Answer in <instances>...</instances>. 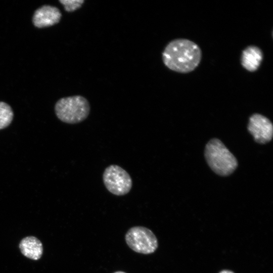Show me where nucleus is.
Returning <instances> with one entry per match:
<instances>
[{
    "label": "nucleus",
    "mask_w": 273,
    "mask_h": 273,
    "mask_svg": "<svg viewBox=\"0 0 273 273\" xmlns=\"http://www.w3.org/2000/svg\"><path fill=\"white\" fill-rule=\"evenodd\" d=\"M11 107L6 103L0 102V129L8 127L13 119Z\"/></svg>",
    "instance_id": "10"
},
{
    "label": "nucleus",
    "mask_w": 273,
    "mask_h": 273,
    "mask_svg": "<svg viewBox=\"0 0 273 273\" xmlns=\"http://www.w3.org/2000/svg\"><path fill=\"white\" fill-rule=\"evenodd\" d=\"M84 2V0H59L65 10L68 12H72L79 9Z\"/></svg>",
    "instance_id": "11"
},
{
    "label": "nucleus",
    "mask_w": 273,
    "mask_h": 273,
    "mask_svg": "<svg viewBox=\"0 0 273 273\" xmlns=\"http://www.w3.org/2000/svg\"><path fill=\"white\" fill-rule=\"evenodd\" d=\"M262 50L258 47L250 45L242 51L241 57V63L246 70L252 72L256 71L263 59Z\"/></svg>",
    "instance_id": "8"
},
{
    "label": "nucleus",
    "mask_w": 273,
    "mask_h": 273,
    "mask_svg": "<svg viewBox=\"0 0 273 273\" xmlns=\"http://www.w3.org/2000/svg\"><path fill=\"white\" fill-rule=\"evenodd\" d=\"M219 273H234V272L230 270H223L220 271Z\"/></svg>",
    "instance_id": "12"
},
{
    "label": "nucleus",
    "mask_w": 273,
    "mask_h": 273,
    "mask_svg": "<svg viewBox=\"0 0 273 273\" xmlns=\"http://www.w3.org/2000/svg\"><path fill=\"white\" fill-rule=\"evenodd\" d=\"M103 180L107 190L116 196L127 194L132 186V179L128 173L120 166L115 164L106 168L103 172Z\"/></svg>",
    "instance_id": "5"
},
{
    "label": "nucleus",
    "mask_w": 273,
    "mask_h": 273,
    "mask_svg": "<svg viewBox=\"0 0 273 273\" xmlns=\"http://www.w3.org/2000/svg\"><path fill=\"white\" fill-rule=\"evenodd\" d=\"M61 16V13L57 7L43 5L35 11L32 22L38 28L48 27L59 23Z\"/></svg>",
    "instance_id": "7"
},
{
    "label": "nucleus",
    "mask_w": 273,
    "mask_h": 273,
    "mask_svg": "<svg viewBox=\"0 0 273 273\" xmlns=\"http://www.w3.org/2000/svg\"><path fill=\"white\" fill-rule=\"evenodd\" d=\"M205 156L210 167L220 175L231 174L238 165L235 157L220 141L216 139H212L207 144Z\"/></svg>",
    "instance_id": "2"
},
{
    "label": "nucleus",
    "mask_w": 273,
    "mask_h": 273,
    "mask_svg": "<svg viewBox=\"0 0 273 273\" xmlns=\"http://www.w3.org/2000/svg\"><path fill=\"white\" fill-rule=\"evenodd\" d=\"M248 129L255 141L258 143L265 144L272 139V123L267 117L261 114H254L250 117Z\"/></svg>",
    "instance_id": "6"
},
{
    "label": "nucleus",
    "mask_w": 273,
    "mask_h": 273,
    "mask_svg": "<svg viewBox=\"0 0 273 273\" xmlns=\"http://www.w3.org/2000/svg\"><path fill=\"white\" fill-rule=\"evenodd\" d=\"M162 56L163 63L168 69L178 73H187L194 71L199 65L202 51L192 40L177 38L166 46Z\"/></svg>",
    "instance_id": "1"
},
{
    "label": "nucleus",
    "mask_w": 273,
    "mask_h": 273,
    "mask_svg": "<svg viewBox=\"0 0 273 273\" xmlns=\"http://www.w3.org/2000/svg\"><path fill=\"white\" fill-rule=\"evenodd\" d=\"M114 273H125V272H123V271H117V272H115Z\"/></svg>",
    "instance_id": "13"
},
{
    "label": "nucleus",
    "mask_w": 273,
    "mask_h": 273,
    "mask_svg": "<svg viewBox=\"0 0 273 273\" xmlns=\"http://www.w3.org/2000/svg\"><path fill=\"white\" fill-rule=\"evenodd\" d=\"M125 241L132 250L144 254L154 252L158 246L154 234L144 226H134L129 229L125 235Z\"/></svg>",
    "instance_id": "4"
},
{
    "label": "nucleus",
    "mask_w": 273,
    "mask_h": 273,
    "mask_svg": "<svg viewBox=\"0 0 273 273\" xmlns=\"http://www.w3.org/2000/svg\"><path fill=\"white\" fill-rule=\"evenodd\" d=\"M19 248L23 255L33 260L39 259L43 252L41 242L32 236L23 239L20 243Z\"/></svg>",
    "instance_id": "9"
},
{
    "label": "nucleus",
    "mask_w": 273,
    "mask_h": 273,
    "mask_svg": "<svg viewBox=\"0 0 273 273\" xmlns=\"http://www.w3.org/2000/svg\"><path fill=\"white\" fill-rule=\"evenodd\" d=\"M90 110L88 100L80 95L62 98L55 106L57 117L68 124H76L84 121L88 117Z\"/></svg>",
    "instance_id": "3"
}]
</instances>
